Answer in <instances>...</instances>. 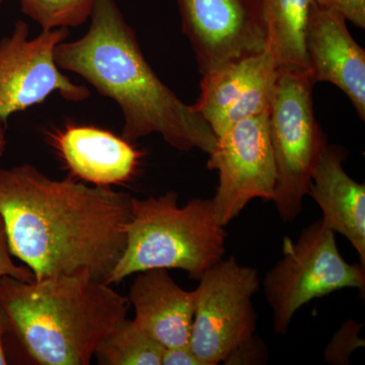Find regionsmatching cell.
Segmentation results:
<instances>
[{
    "label": "cell",
    "mask_w": 365,
    "mask_h": 365,
    "mask_svg": "<svg viewBox=\"0 0 365 365\" xmlns=\"http://www.w3.org/2000/svg\"><path fill=\"white\" fill-rule=\"evenodd\" d=\"M21 11L44 30L78 26L90 18L96 0H20Z\"/></svg>",
    "instance_id": "18"
},
{
    "label": "cell",
    "mask_w": 365,
    "mask_h": 365,
    "mask_svg": "<svg viewBox=\"0 0 365 365\" xmlns=\"http://www.w3.org/2000/svg\"><path fill=\"white\" fill-rule=\"evenodd\" d=\"M162 365H206L197 357L190 346L165 348L163 353Z\"/></svg>",
    "instance_id": "23"
},
{
    "label": "cell",
    "mask_w": 365,
    "mask_h": 365,
    "mask_svg": "<svg viewBox=\"0 0 365 365\" xmlns=\"http://www.w3.org/2000/svg\"><path fill=\"white\" fill-rule=\"evenodd\" d=\"M11 251H9V242H7L6 230H4V222L0 216V278L2 276H11L21 281L35 280L32 271L29 268L18 266L14 264L11 259Z\"/></svg>",
    "instance_id": "22"
},
{
    "label": "cell",
    "mask_w": 365,
    "mask_h": 365,
    "mask_svg": "<svg viewBox=\"0 0 365 365\" xmlns=\"http://www.w3.org/2000/svg\"><path fill=\"white\" fill-rule=\"evenodd\" d=\"M344 151L327 144L313 170L307 195L318 204L323 222L346 237L365 266V186L342 167Z\"/></svg>",
    "instance_id": "15"
},
{
    "label": "cell",
    "mask_w": 365,
    "mask_h": 365,
    "mask_svg": "<svg viewBox=\"0 0 365 365\" xmlns=\"http://www.w3.org/2000/svg\"><path fill=\"white\" fill-rule=\"evenodd\" d=\"M178 194L132 197L126 246L107 283L121 282L150 269H181L198 281L225 255L227 232L216 220L211 199H190L179 206Z\"/></svg>",
    "instance_id": "4"
},
{
    "label": "cell",
    "mask_w": 365,
    "mask_h": 365,
    "mask_svg": "<svg viewBox=\"0 0 365 365\" xmlns=\"http://www.w3.org/2000/svg\"><path fill=\"white\" fill-rule=\"evenodd\" d=\"M314 86L309 72L279 71L271 98L269 134L277 172L272 201L284 222L302 212L312 174L327 146L314 116Z\"/></svg>",
    "instance_id": "5"
},
{
    "label": "cell",
    "mask_w": 365,
    "mask_h": 365,
    "mask_svg": "<svg viewBox=\"0 0 365 365\" xmlns=\"http://www.w3.org/2000/svg\"><path fill=\"white\" fill-rule=\"evenodd\" d=\"M132 196L33 165L0 169V216L9 251L36 281L90 274L107 283L123 254Z\"/></svg>",
    "instance_id": "1"
},
{
    "label": "cell",
    "mask_w": 365,
    "mask_h": 365,
    "mask_svg": "<svg viewBox=\"0 0 365 365\" xmlns=\"http://www.w3.org/2000/svg\"><path fill=\"white\" fill-rule=\"evenodd\" d=\"M129 302L134 323L165 348L188 346L195 294L177 284L167 269L143 271L131 285Z\"/></svg>",
    "instance_id": "14"
},
{
    "label": "cell",
    "mask_w": 365,
    "mask_h": 365,
    "mask_svg": "<svg viewBox=\"0 0 365 365\" xmlns=\"http://www.w3.org/2000/svg\"><path fill=\"white\" fill-rule=\"evenodd\" d=\"M198 281L189 346L204 364L216 365L256 334L252 299L260 277L257 269L230 257L211 266Z\"/></svg>",
    "instance_id": "7"
},
{
    "label": "cell",
    "mask_w": 365,
    "mask_h": 365,
    "mask_svg": "<svg viewBox=\"0 0 365 365\" xmlns=\"http://www.w3.org/2000/svg\"><path fill=\"white\" fill-rule=\"evenodd\" d=\"M90 18L83 38L56 46L57 66L119 105L126 140L158 133L178 150L212 153L217 136L194 106L185 104L153 72L115 0H96Z\"/></svg>",
    "instance_id": "2"
},
{
    "label": "cell",
    "mask_w": 365,
    "mask_h": 365,
    "mask_svg": "<svg viewBox=\"0 0 365 365\" xmlns=\"http://www.w3.org/2000/svg\"><path fill=\"white\" fill-rule=\"evenodd\" d=\"M335 235L321 218L304 228L297 242L283 241V257L263 281L278 335L288 332L294 314L312 300L345 288L364 297L365 266L345 261Z\"/></svg>",
    "instance_id": "6"
},
{
    "label": "cell",
    "mask_w": 365,
    "mask_h": 365,
    "mask_svg": "<svg viewBox=\"0 0 365 365\" xmlns=\"http://www.w3.org/2000/svg\"><path fill=\"white\" fill-rule=\"evenodd\" d=\"M309 72L314 83L327 81L347 96L365 118V52L350 35L340 14L314 1L306 35Z\"/></svg>",
    "instance_id": "12"
},
{
    "label": "cell",
    "mask_w": 365,
    "mask_h": 365,
    "mask_svg": "<svg viewBox=\"0 0 365 365\" xmlns=\"http://www.w3.org/2000/svg\"><path fill=\"white\" fill-rule=\"evenodd\" d=\"M364 324L355 319H347L338 329L325 349L327 364L347 365L355 350L364 347V339L360 336Z\"/></svg>",
    "instance_id": "19"
},
{
    "label": "cell",
    "mask_w": 365,
    "mask_h": 365,
    "mask_svg": "<svg viewBox=\"0 0 365 365\" xmlns=\"http://www.w3.org/2000/svg\"><path fill=\"white\" fill-rule=\"evenodd\" d=\"M317 6L340 14L346 21L365 28V0H314Z\"/></svg>",
    "instance_id": "21"
},
{
    "label": "cell",
    "mask_w": 365,
    "mask_h": 365,
    "mask_svg": "<svg viewBox=\"0 0 365 365\" xmlns=\"http://www.w3.org/2000/svg\"><path fill=\"white\" fill-rule=\"evenodd\" d=\"M66 28L43 30L29 40V26L16 21L11 37L0 42V119L41 104L51 93H59L71 102L90 97V90L78 86L59 71L54 50L68 36Z\"/></svg>",
    "instance_id": "9"
},
{
    "label": "cell",
    "mask_w": 365,
    "mask_h": 365,
    "mask_svg": "<svg viewBox=\"0 0 365 365\" xmlns=\"http://www.w3.org/2000/svg\"><path fill=\"white\" fill-rule=\"evenodd\" d=\"M269 360L268 347L259 336L254 334L235 348L222 364L227 365H262Z\"/></svg>",
    "instance_id": "20"
},
{
    "label": "cell",
    "mask_w": 365,
    "mask_h": 365,
    "mask_svg": "<svg viewBox=\"0 0 365 365\" xmlns=\"http://www.w3.org/2000/svg\"><path fill=\"white\" fill-rule=\"evenodd\" d=\"M2 1H4V0H0V4H1Z\"/></svg>",
    "instance_id": "26"
},
{
    "label": "cell",
    "mask_w": 365,
    "mask_h": 365,
    "mask_svg": "<svg viewBox=\"0 0 365 365\" xmlns=\"http://www.w3.org/2000/svg\"><path fill=\"white\" fill-rule=\"evenodd\" d=\"M0 304L29 355L43 365H88L127 319L130 302L90 274L41 281L0 278Z\"/></svg>",
    "instance_id": "3"
},
{
    "label": "cell",
    "mask_w": 365,
    "mask_h": 365,
    "mask_svg": "<svg viewBox=\"0 0 365 365\" xmlns=\"http://www.w3.org/2000/svg\"><path fill=\"white\" fill-rule=\"evenodd\" d=\"M269 110L242 120L217 137L207 168L218 170L212 201L216 220L227 227L252 200L272 201L275 160L269 134Z\"/></svg>",
    "instance_id": "8"
},
{
    "label": "cell",
    "mask_w": 365,
    "mask_h": 365,
    "mask_svg": "<svg viewBox=\"0 0 365 365\" xmlns=\"http://www.w3.org/2000/svg\"><path fill=\"white\" fill-rule=\"evenodd\" d=\"M178 4L182 31L202 76L267 48L258 0H178Z\"/></svg>",
    "instance_id": "10"
},
{
    "label": "cell",
    "mask_w": 365,
    "mask_h": 365,
    "mask_svg": "<svg viewBox=\"0 0 365 365\" xmlns=\"http://www.w3.org/2000/svg\"><path fill=\"white\" fill-rule=\"evenodd\" d=\"M262 21L279 71L309 72L306 35L314 0H258Z\"/></svg>",
    "instance_id": "16"
},
{
    "label": "cell",
    "mask_w": 365,
    "mask_h": 365,
    "mask_svg": "<svg viewBox=\"0 0 365 365\" xmlns=\"http://www.w3.org/2000/svg\"><path fill=\"white\" fill-rule=\"evenodd\" d=\"M11 321H9V314H7L6 309L0 304V365L7 364L6 352L4 349V336L7 331L11 330Z\"/></svg>",
    "instance_id": "24"
},
{
    "label": "cell",
    "mask_w": 365,
    "mask_h": 365,
    "mask_svg": "<svg viewBox=\"0 0 365 365\" xmlns=\"http://www.w3.org/2000/svg\"><path fill=\"white\" fill-rule=\"evenodd\" d=\"M49 137L73 176L96 186L129 181L143 157L130 141L97 127L67 124Z\"/></svg>",
    "instance_id": "13"
},
{
    "label": "cell",
    "mask_w": 365,
    "mask_h": 365,
    "mask_svg": "<svg viewBox=\"0 0 365 365\" xmlns=\"http://www.w3.org/2000/svg\"><path fill=\"white\" fill-rule=\"evenodd\" d=\"M4 122L0 119V157L4 153L6 146V129H4Z\"/></svg>",
    "instance_id": "25"
},
{
    "label": "cell",
    "mask_w": 365,
    "mask_h": 365,
    "mask_svg": "<svg viewBox=\"0 0 365 365\" xmlns=\"http://www.w3.org/2000/svg\"><path fill=\"white\" fill-rule=\"evenodd\" d=\"M278 66L272 52L230 62L203 74L194 108L220 137L242 120L270 108Z\"/></svg>",
    "instance_id": "11"
},
{
    "label": "cell",
    "mask_w": 365,
    "mask_h": 365,
    "mask_svg": "<svg viewBox=\"0 0 365 365\" xmlns=\"http://www.w3.org/2000/svg\"><path fill=\"white\" fill-rule=\"evenodd\" d=\"M163 350L133 319H126L98 344L95 356L98 364L162 365Z\"/></svg>",
    "instance_id": "17"
}]
</instances>
